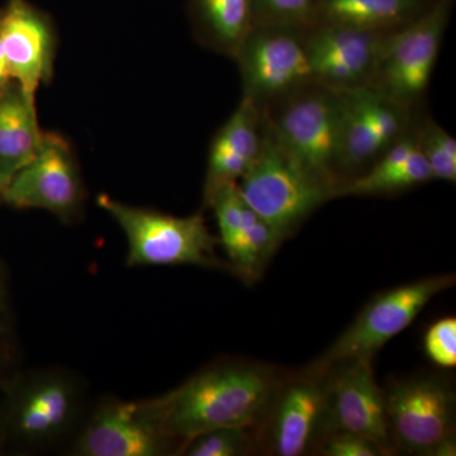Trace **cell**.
Segmentation results:
<instances>
[{"label":"cell","instance_id":"1","mask_svg":"<svg viewBox=\"0 0 456 456\" xmlns=\"http://www.w3.org/2000/svg\"><path fill=\"white\" fill-rule=\"evenodd\" d=\"M277 387L268 369L222 362L149 402L164 431L178 444L180 455L185 444L203 432L256 424Z\"/></svg>","mask_w":456,"mask_h":456},{"label":"cell","instance_id":"2","mask_svg":"<svg viewBox=\"0 0 456 456\" xmlns=\"http://www.w3.org/2000/svg\"><path fill=\"white\" fill-rule=\"evenodd\" d=\"M8 446L20 452L53 448L74 436L86 419V389L73 371L16 370L2 387Z\"/></svg>","mask_w":456,"mask_h":456},{"label":"cell","instance_id":"3","mask_svg":"<svg viewBox=\"0 0 456 456\" xmlns=\"http://www.w3.org/2000/svg\"><path fill=\"white\" fill-rule=\"evenodd\" d=\"M97 203L121 227L127 239L128 268L194 265L232 272L230 264L216 255L220 239L213 235L200 213L176 217L119 202L106 193L99 194Z\"/></svg>","mask_w":456,"mask_h":456},{"label":"cell","instance_id":"4","mask_svg":"<svg viewBox=\"0 0 456 456\" xmlns=\"http://www.w3.org/2000/svg\"><path fill=\"white\" fill-rule=\"evenodd\" d=\"M239 189L248 206L284 239L321 206L336 198L334 188L281 146L265 119L260 154L240 180Z\"/></svg>","mask_w":456,"mask_h":456},{"label":"cell","instance_id":"5","mask_svg":"<svg viewBox=\"0 0 456 456\" xmlns=\"http://www.w3.org/2000/svg\"><path fill=\"white\" fill-rule=\"evenodd\" d=\"M341 92L317 82L305 84L261 110L269 130L312 174L335 189L341 125Z\"/></svg>","mask_w":456,"mask_h":456},{"label":"cell","instance_id":"6","mask_svg":"<svg viewBox=\"0 0 456 456\" xmlns=\"http://www.w3.org/2000/svg\"><path fill=\"white\" fill-rule=\"evenodd\" d=\"M452 0H437L410 25L384 35L370 88L407 110L424 106Z\"/></svg>","mask_w":456,"mask_h":456},{"label":"cell","instance_id":"7","mask_svg":"<svg viewBox=\"0 0 456 456\" xmlns=\"http://www.w3.org/2000/svg\"><path fill=\"white\" fill-rule=\"evenodd\" d=\"M454 284V275H439L401 285L375 297L346 331L314 362L308 374L322 377L330 368L350 360L371 362L387 342L412 325L435 296Z\"/></svg>","mask_w":456,"mask_h":456},{"label":"cell","instance_id":"8","mask_svg":"<svg viewBox=\"0 0 456 456\" xmlns=\"http://www.w3.org/2000/svg\"><path fill=\"white\" fill-rule=\"evenodd\" d=\"M392 443L411 454L455 455V395L434 377L395 382L384 392Z\"/></svg>","mask_w":456,"mask_h":456},{"label":"cell","instance_id":"9","mask_svg":"<svg viewBox=\"0 0 456 456\" xmlns=\"http://www.w3.org/2000/svg\"><path fill=\"white\" fill-rule=\"evenodd\" d=\"M341 101L338 171L344 185L367 173L413 127L417 110L370 86L341 92Z\"/></svg>","mask_w":456,"mask_h":456},{"label":"cell","instance_id":"10","mask_svg":"<svg viewBox=\"0 0 456 456\" xmlns=\"http://www.w3.org/2000/svg\"><path fill=\"white\" fill-rule=\"evenodd\" d=\"M86 188L73 147L53 132H45L40 150L9 180L0 200L16 209H42L62 224L82 218Z\"/></svg>","mask_w":456,"mask_h":456},{"label":"cell","instance_id":"11","mask_svg":"<svg viewBox=\"0 0 456 456\" xmlns=\"http://www.w3.org/2000/svg\"><path fill=\"white\" fill-rule=\"evenodd\" d=\"M74 456L178 455L179 446L160 425L149 399L99 401L75 432Z\"/></svg>","mask_w":456,"mask_h":456},{"label":"cell","instance_id":"12","mask_svg":"<svg viewBox=\"0 0 456 456\" xmlns=\"http://www.w3.org/2000/svg\"><path fill=\"white\" fill-rule=\"evenodd\" d=\"M244 95L261 110L314 82L305 31L254 27L237 53Z\"/></svg>","mask_w":456,"mask_h":456},{"label":"cell","instance_id":"13","mask_svg":"<svg viewBox=\"0 0 456 456\" xmlns=\"http://www.w3.org/2000/svg\"><path fill=\"white\" fill-rule=\"evenodd\" d=\"M327 401V434L351 432L373 440L389 454L392 437L384 392L375 382L371 362L350 360L322 377Z\"/></svg>","mask_w":456,"mask_h":456},{"label":"cell","instance_id":"14","mask_svg":"<svg viewBox=\"0 0 456 456\" xmlns=\"http://www.w3.org/2000/svg\"><path fill=\"white\" fill-rule=\"evenodd\" d=\"M386 33L342 26L307 29L305 47L314 82L338 92L370 86Z\"/></svg>","mask_w":456,"mask_h":456},{"label":"cell","instance_id":"15","mask_svg":"<svg viewBox=\"0 0 456 456\" xmlns=\"http://www.w3.org/2000/svg\"><path fill=\"white\" fill-rule=\"evenodd\" d=\"M0 41L11 79L36 101L38 86L50 83L55 70L53 22L28 0H9L0 14Z\"/></svg>","mask_w":456,"mask_h":456},{"label":"cell","instance_id":"16","mask_svg":"<svg viewBox=\"0 0 456 456\" xmlns=\"http://www.w3.org/2000/svg\"><path fill=\"white\" fill-rule=\"evenodd\" d=\"M266 440L279 456H301L323 440L327 401L322 383L308 374L277 387L270 399Z\"/></svg>","mask_w":456,"mask_h":456},{"label":"cell","instance_id":"17","mask_svg":"<svg viewBox=\"0 0 456 456\" xmlns=\"http://www.w3.org/2000/svg\"><path fill=\"white\" fill-rule=\"evenodd\" d=\"M263 136V112L250 99L242 97L209 147L203 207L208 208L213 196L220 189L239 184L259 156Z\"/></svg>","mask_w":456,"mask_h":456},{"label":"cell","instance_id":"18","mask_svg":"<svg viewBox=\"0 0 456 456\" xmlns=\"http://www.w3.org/2000/svg\"><path fill=\"white\" fill-rule=\"evenodd\" d=\"M45 132L38 126L36 101L14 80L0 89V171L14 175L35 158Z\"/></svg>","mask_w":456,"mask_h":456},{"label":"cell","instance_id":"19","mask_svg":"<svg viewBox=\"0 0 456 456\" xmlns=\"http://www.w3.org/2000/svg\"><path fill=\"white\" fill-rule=\"evenodd\" d=\"M431 5L424 0H316L314 27L392 32L410 25Z\"/></svg>","mask_w":456,"mask_h":456},{"label":"cell","instance_id":"20","mask_svg":"<svg viewBox=\"0 0 456 456\" xmlns=\"http://www.w3.org/2000/svg\"><path fill=\"white\" fill-rule=\"evenodd\" d=\"M189 18L202 46L232 60L254 28L251 0H189Z\"/></svg>","mask_w":456,"mask_h":456},{"label":"cell","instance_id":"21","mask_svg":"<svg viewBox=\"0 0 456 456\" xmlns=\"http://www.w3.org/2000/svg\"><path fill=\"white\" fill-rule=\"evenodd\" d=\"M283 240L281 233L248 207L235 239L224 248L232 273L246 281L256 279Z\"/></svg>","mask_w":456,"mask_h":456},{"label":"cell","instance_id":"22","mask_svg":"<svg viewBox=\"0 0 456 456\" xmlns=\"http://www.w3.org/2000/svg\"><path fill=\"white\" fill-rule=\"evenodd\" d=\"M434 179L430 165L416 146L406 161L398 167L382 174L365 173L345 183L338 197L387 196L408 191Z\"/></svg>","mask_w":456,"mask_h":456},{"label":"cell","instance_id":"23","mask_svg":"<svg viewBox=\"0 0 456 456\" xmlns=\"http://www.w3.org/2000/svg\"><path fill=\"white\" fill-rule=\"evenodd\" d=\"M417 147L430 165L435 179L456 182V141L431 116L416 113Z\"/></svg>","mask_w":456,"mask_h":456},{"label":"cell","instance_id":"24","mask_svg":"<svg viewBox=\"0 0 456 456\" xmlns=\"http://www.w3.org/2000/svg\"><path fill=\"white\" fill-rule=\"evenodd\" d=\"M254 27L307 31L314 25L316 0H251Z\"/></svg>","mask_w":456,"mask_h":456},{"label":"cell","instance_id":"25","mask_svg":"<svg viewBox=\"0 0 456 456\" xmlns=\"http://www.w3.org/2000/svg\"><path fill=\"white\" fill-rule=\"evenodd\" d=\"M250 428L246 426H230V428L203 432L185 444L180 455L239 456L248 454L253 448Z\"/></svg>","mask_w":456,"mask_h":456},{"label":"cell","instance_id":"26","mask_svg":"<svg viewBox=\"0 0 456 456\" xmlns=\"http://www.w3.org/2000/svg\"><path fill=\"white\" fill-rule=\"evenodd\" d=\"M208 208L215 211L220 230V244L226 248L244 224L248 206L240 193L239 184L224 187L213 196Z\"/></svg>","mask_w":456,"mask_h":456},{"label":"cell","instance_id":"27","mask_svg":"<svg viewBox=\"0 0 456 456\" xmlns=\"http://www.w3.org/2000/svg\"><path fill=\"white\" fill-rule=\"evenodd\" d=\"M426 355L441 368H455L456 365V320L454 317L441 318L428 327L425 335Z\"/></svg>","mask_w":456,"mask_h":456},{"label":"cell","instance_id":"28","mask_svg":"<svg viewBox=\"0 0 456 456\" xmlns=\"http://www.w3.org/2000/svg\"><path fill=\"white\" fill-rule=\"evenodd\" d=\"M322 454L327 456H379L387 452L368 437L351 432H330L321 441Z\"/></svg>","mask_w":456,"mask_h":456},{"label":"cell","instance_id":"29","mask_svg":"<svg viewBox=\"0 0 456 456\" xmlns=\"http://www.w3.org/2000/svg\"><path fill=\"white\" fill-rule=\"evenodd\" d=\"M13 332V314L11 305V288L7 266L0 259V338H11Z\"/></svg>","mask_w":456,"mask_h":456},{"label":"cell","instance_id":"30","mask_svg":"<svg viewBox=\"0 0 456 456\" xmlns=\"http://www.w3.org/2000/svg\"><path fill=\"white\" fill-rule=\"evenodd\" d=\"M16 347L13 345V338H0V388L5 380L16 371Z\"/></svg>","mask_w":456,"mask_h":456},{"label":"cell","instance_id":"31","mask_svg":"<svg viewBox=\"0 0 456 456\" xmlns=\"http://www.w3.org/2000/svg\"><path fill=\"white\" fill-rule=\"evenodd\" d=\"M8 448L7 412H5L4 395L0 388V452Z\"/></svg>","mask_w":456,"mask_h":456},{"label":"cell","instance_id":"32","mask_svg":"<svg viewBox=\"0 0 456 456\" xmlns=\"http://www.w3.org/2000/svg\"><path fill=\"white\" fill-rule=\"evenodd\" d=\"M11 79L9 75L7 59H5L4 49H3L2 41H0V89L5 86Z\"/></svg>","mask_w":456,"mask_h":456},{"label":"cell","instance_id":"33","mask_svg":"<svg viewBox=\"0 0 456 456\" xmlns=\"http://www.w3.org/2000/svg\"><path fill=\"white\" fill-rule=\"evenodd\" d=\"M9 180H11V176L5 175L4 173L0 171V197H2L3 191L7 188Z\"/></svg>","mask_w":456,"mask_h":456},{"label":"cell","instance_id":"34","mask_svg":"<svg viewBox=\"0 0 456 456\" xmlns=\"http://www.w3.org/2000/svg\"><path fill=\"white\" fill-rule=\"evenodd\" d=\"M424 2L428 3V4H430V2H428V0H424Z\"/></svg>","mask_w":456,"mask_h":456},{"label":"cell","instance_id":"35","mask_svg":"<svg viewBox=\"0 0 456 456\" xmlns=\"http://www.w3.org/2000/svg\"><path fill=\"white\" fill-rule=\"evenodd\" d=\"M0 14H2V9H0Z\"/></svg>","mask_w":456,"mask_h":456}]
</instances>
